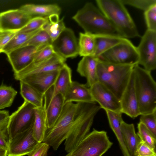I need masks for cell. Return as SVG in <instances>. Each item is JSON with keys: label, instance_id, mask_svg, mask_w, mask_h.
Listing matches in <instances>:
<instances>
[{"label": "cell", "instance_id": "cell-14", "mask_svg": "<svg viewBox=\"0 0 156 156\" xmlns=\"http://www.w3.org/2000/svg\"><path fill=\"white\" fill-rule=\"evenodd\" d=\"M47 45L21 47L7 54L14 73L20 72L28 66L32 62L36 54Z\"/></svg>", "mask_w": 156, "mask_h": 156}, {"label": "cell", "instance_id": "cell-36", "mask_svg": "<svg viewBox=\"0 0 156 156\" xmlns=\"http://www.w3.org/2000/svg\"><path fill=\"white\" fill-rule=\"evenodd\" d=\"M48 20V17H34L23 28L18 32L30 33L39 30L42 28Z\"/></svg>", "mask_w": 156, "mask_h": 156}, {"label": "cell", "instance_id": "cell-32", "mask_svg": "<svg viewBox=\"0 0 156 156\" xmlns=\"http://www.w3.org/2000/svg\"><path fill=\"white\" fill-rule=\"evenodd\" d=\"M10 115L6 110H0V147L7 150L9 143L8 126Z\"/></svg>", "mask_w": 156, "mask_h": 156}, {"label": "cell", "instance_id": "cell-26", "mask_svg": "<svg viewBox=\"0 0 156 156\" xmlns=\"http://www.w3.org/2000/svg\"><path fill=\"white\" fill-rule=\"evenodd\" d=\"M72 81L71 69L65 63L59 70L56 80L53 85V96L61 94L64 97Z\"/></svg>", "mask_w": 156, "mask_h": 156}, {"label": "cell", "instance_id": "cell-28", "mask_svg": "<svg viewBox=\"0 0 156 156\" xmlns=\"http://www.w3.org/2000/svg\"><path fill=\"white\" fill-rule=\"evenodd\" d=\"M20 93L26 101L35 108L43 106L44 95L27 83L20 81Z\"/></svg>", "mask_w": 156, "mask_h": 156}, {"label": "cell", "instance_id": "cell-35", "mask_svg": "<svg viewBox=\"0 0 156 156\" xmlns=\"http://www.w3.org/2000/svg\"><path fill=\"white\" fill-rule=\"evenodd\" d=\"M137 134L141 140L156 151V136L142 123L137 124Z\"/></svg>", "mask_w": 156, "mask_h": 156}, {"label": "cell", "instance_id": "cell-16", "mask_svg": "<svg viewBox=\"0 0 156 156\" xmlns=\"http://www.w3.org/2000/svg\"><path fill=\"white\" fill-rule=\"evenodd\" d=\"M66 59L56 53L45 61L36 64L31 63L21 71L14 73V78L19 80L27 75L59 70L66 63Z\"/></svg>", "mask_w": 156, "mask_h": 156}, {"label": "cell", "instance_id": "cell-23", "mask_svg": "<svg viewBox=\"0 0 156 156\" xmlns=\"http://www.w3.org/2000/svg\"><path fill=\"white\" fill-rule=\"evenodd\" d=\"M105 111L110 127L117 139L123 156H131L125 145L122 135L121 125L123 121L122 113L108 110Z\"/></svg>", "mask_w": 156, "mask_h": 156}, {"label": "cell", "instance_id": "cell-27", "mask_svg": "<svg viewBox=\"0 0 156 156\" xmlns=\"http://www.w3.org/2000/svg\"><path fill=\"white\" fill-rule=\"evenodd\" d=\"M35 119L33 126V136L39 143L42 142L47 129L45 109L44 106L34 108Z\"/></svg>", "mask_w": 156, "mask_h": 156}, {"label": "cell", "instance_id": "cell-29", "mask_svg": "<svg viewBox=\"0 0 156 156\" xmlns=\"http://www.w3.org/2000/svg\"><path fill=\"white\" fill-rule=\"evenodd\" d=\"M56 14L48 17V20L42 28L50 37L52 42L55 40L66 27L63 21L64 17L59 19Z\"/></svg>", "mask_w": 156, "mask_h": 156}, {"label": "cell", "instance_id": "cell-20", "mask_svg": "<svg viewBox=\"0 0 156 156\" xmlns=\"http://www.w3.org/2000/svg\"><path fill=\"white\" fill-rule=\"evenodd\" d=\"M64 105V97L58 94L49 98H44L47 128L51 127L60 115Z\"/></svg>", "mask_w": 156, "mask_h": 156}, {"label": "cell", "instance_id": "cell-19", "mask_svg": "<svg viewBox=\"0 0 156 156\" xmlns=\"http://www.w3.org/2000/svg\"><path fill=\"white\" fill-rule=\"evenodd\" d=\"M73 102L77 103L95 102L92 96L89 87L86 84L73 81L64 96V104Z\"/></svg>", "mask_w": 156, "mask_h": 156}, {"label": "cell", "instance_id": "cell-9", "mask_svg": "<svg viewBox=\"0 0 156 156\" xmlns=\"http://www.w3.org/2000/svg\"><path fill=\"white\" fill-rule=\"evenodd\" d=\"M35 108L31 103L24 101L18 109L10 115L8 126L9 142L17 134L33 127Z\"/></svg>", "mask_w": 156, "mask_h": 156}, {"label": "cell", "instance_id": "cell-42", "mask_svg": "<svg viewBox=\"0 0 156 156\" xmlns=\"http://www.w3.org/2000/svg\"><path fill=\"white\" fill-rule=\"evenodd\" d=\"M17 32L15 31L0 30V53L3 52L5 47Z\"/></svg>", "mask_w": 156, "mask_h": 156}, {"label": "cell", "instance_id": "cell-18", "mask_svg": "<svg viewBox=\"0 0 156 156\" xmlns=\"http://www.w3.org/2000/svg\"><path fill=\"white\" fill-rule=\"evenodd\" d=\"M58 71L55 70L29 74L23 76L19 80L27 83L44 95L45 92L54 84Z\"/></svg>", "mask_w": 156, "mask_h": 156}, {"label": "cell", "instance_id": "cell-17", "mask_svg": "<svg viewBox=\"0 0 156 156\" xmlns=\"http://www.w3.org/2000/svg\"><path fill=\"white\" fill-rule=\"evenodd\" d=\"M121 112L132 118L140 115L134 85L133 70L128 83L119 100Z\"/></svg>", "mask_w": 156, "mask_h": 156}, {"label": "cell", "instance_id": "cell-22", "mask_svg": "<svg viewBox=\"0 0 156 156\" xmlns=\"http://www.w3.org/2000/svg\"><path fill=\"white\" fill-rule=\"evenodd\" d=\"M19 9L33 17H47L55 14L59 15L61 12L60 8L55 4H27L22 6Z\"/></svg>", "mask_w": 156, "mask_h": 156}, {"label": "cell", "instance_id": "cell-37", "mask_svg": "<svg viewBox=\"0 0 156 156\" xmlns=\"http://www.w3.org/2000/svg\"><path fill=\"white\" fill-rule=\"evenodd\" d=\"M140 115V122L143 123L156 136V110Z\"/></svg>", "mask_w": 156, "mask_h": 156}, {"label": "cell", "instance_id": "cell-6", "mask_svg": "<svg viewBox=\"0 0 156 156\" xmlns=\"http://www.w3.org/2000/svg\"><path fill=\"white\" fill-rule=\"evenodd\" d=\"M78 103L70 102L65 104L62 111L54 125L47 128L42 142L51 146L57 150L66 139L73 121Z\"/></svg>", "mask_w": 156, "mask_h": 156}, {"label": "cell", "instance_id": "cell-7", "mask_svg": "<svg viewBox=\"0 0 156 156\" xmlns=\"http://www.w3.org/2000/svg\"><path fill=\"white\" fill-rule=\"evenodd\" d=\"M112 144L106 131L94 129L65 156H102Z\"/></svg>", "mask_w": 156, "mask_h": 156}, {"label": "cell", "instance_id": "cell-13", "mask_svg": "<svg viewBox=\"0 0 156 156\" xmlns=\"http://www.w3.org/2000/svg\"><path fill=\"white\" fill-rule=\"evenodd\" d=\"M89 88L94 101L98 104L101 108L121 112L119 100L104 85L98 81Z\"/></svg>", "mask_w": 156, "mask_h": 156}, {"label": "cell", "instance_id": "cell-8", "mask_svg": "<svg viewBox=\"0 0 156 156\" xmlns=\"http://www.w3.org/2000/svg\"><path fill=\"white\" fill-rule=\"evenodd\" d=\"M99 60L115 64L134 66L138 64L136 47L126 39L99 55Z\"/></svg>", "mask_w": 156, "mask_h": 156}, {"label": "cell", "instance_id": "cell-21", "mask_svg": "<svg viewBox=\"0 0 156 156\" xmlns=\"http://www.w3.org/2000/svg\"><path fill=\"white\" fill-rule=\"evenodd\" d=\"M98 58L93 56L83 57L78 63L77 71L87 80L86 86L90 87L98 81L97 68Z\"/></svg>", "mask_w": 156, "mask_h": 156}, {"label": "cell", "instance_id": "cell-41", "mask_svg": "<svg viewBox=\"0 0 156 156\" xmlns=\"http://www.w3.org/2000/svg\"><path fill=\"white\" fill-rule=\"evenodd\" d=\"M134 156H156V153L149 146L141 140L137 147Z\"/></svg>", "mask_w": 156, "mask_h": 156}, {"label": "cell", "instance_id": "cell-31", "mask_svg": "<svg viewBox=\"0 0 156 156\" xmlns=\"http://www.w3.org/2000/svg\"><path fill=\"white\" fill-rule=\"evenodd\" d=\"M41 29L30 33L17 32L5 47L3 52L7 55L14 50L21 47Z\"/></svg>", "mask_w": 156, "mask_h": 156}, {"label": "cell", "instance_id": "cell-34", "mask_svg": "<svg viewBox=\"0 0 156 156\" xmlns=\"http://www.w3.org/2000/svg\"><path fill=\"white\" fill-rule=\"evenodd\" d=\"M52 43V40L49 35L41 29L21 47L32 46L38 47L50 44Z\"/></svg>", "mask_w": 156, "mask_h": 156}, {"label": "cell", "instance_id": "cell-43", "mask_svg": "<svg viewBox=\"0 0 156 156\" xmlns=\"http://www.w3.org/2000/svg\"><path fill=\"white\" fill-rule=\"evenodd\" d=\"M49 146L46 143L41 142L37 145L35 149L28 156H47Z\"/></svg>", "mask_w": 156, "mask_h": 156}, {"label": "cell", "instance_id": "cell-2", "mask_svg": "<svg viewBox=\"0 0 156 156\" xmlns=\"http://www.w3.org/2000/svg\"><path fill=\"white\" fill-rule=\"evenodd\" d=\"M99 9L120 36L126 39L140 36L133 19L121 0H96Z\"/></svg>", "mask_w": 156, "mask_h": 156}, {"label": "cell", "instance_id": "cell-38", "mask_svg": "<svg viewBox=\"0 0 156 156\" xmlns=\"http://www.w3.org/2000/svg\"><path fill=\"white\" fill-rule=\"evenodd\" d=\"M56 53L51 44L48 45L36 54L31 63L36 64L45 61Z\"/></svg>", "mask_w": 156, "mask_h": 156}, {"label": "cell", "instance_id": "cell-5", "mask_svg": "<svg viewBox=\"0 0 156 156\" xmlns=\"http://www.w3.org/2000/svg\"><path fill=\"white\" fill-rule=\"evenodd\" d=\"M134 85L140 115L156 110V83L150 72L137 64L133 69Z\"/></svg>", "mask_w": 156, "mask_h": 156}, {"label": "cell", "instance_id": "cell-24", "mask_svg": "<svg viewBox=\"0 0 156 156\" xmlns=\"http://www.w3.org/2000/svg\"><path fill=\"white\" fill-rule=\"evenodd\" d=\"M122 138L131 156H134L137 147L141 141L136 133L133 124H128L124 121L121 125Z\"/></svg>", "mask_w": 156, "mask_h": 156}, {"label": "cell", "instance_id": "cell-33", "mask_svg": "<svg viewBox=\"0 0 156 156\" xmlns=\"http://www.w3.org/2000/svg\"><path fill=\"white\" fill-rule=\"evenodd\" d=\"M17 93L11 86L3 84L0 86V110L10 106Z\"/></svg>", "mask_w": 156, "mask_h": 156}, {"label": "cell", "instance_id": "cell-11", "mask_svg": "<svg viewBox=\"0 0 156 156\" xmlns=\"http://www.w3.org/2000/svg\"><path fill=\"white\" fill-rule=\"evenodd\" d=\"M51 44L55 52L66 59L79 55L78 41L70 28L66 27Z\"/></svg>", "mask_w": 156, "mask_h": 156}, {"label": "cell", "instance_id": "cell-12", "mask_svg": "<svg viewBox=\"0 0 156 156\" xmlns=\"http://www.w3.org/2000/svg\"><path fill=\"white\" fill-rule=\"evenodd\" d=\"M39 143L33 136L32 127L17 134L12 139L7 149V156L28 155L35 149Z\"/></svg>", "mask_w": 156, "mask_h": 156}, {"label": "cell", "instance_id": "cell-3", "mask_svg": "<svg viewBox=\"0 0 156 156\" xmlns=\"http://www.w3.org/2000/svg\"><path fill=\"white\" fill-rule=\"evenodd\" d=\"M72 19L85 33L94 35L121 37L107 17L91 2L87 3L77 11Z\"/></svg>", "mask_w": 156, "mask_h": 156}, {"label": "cell", "instance_id": "cell-25", "mask_svg": "<svg viewBox=\"0 0 156 156\" xmlns=\"http://www.w3.org/2000/svg\"><path fill=\"white\" fill-rule=\"evenodd\" d=\"M95 36V48L93 56L97 58L104 52L128 39L121 36L112 35Z\"/></svg>", "mask_w": 156, "mask_h": 156}, {"label": "cell", "instance_id": "cell-39", "mask_svg": "<svg viewBox=\"0 0 156 156\" xmlns=\"http://www.w3.org/2000/svg\"><path fill=\"white\" fill-rule=\"evenodd\" d=\"M147 30L156 31V4L144 11Z\"/></svg>", "mask_w": 156, "mask_h": 156}, {"label": "cell", "instance_id": "cell-15", "mask_svg": "<svg viewBox=\"0 0 156 156\" xmlns=\"http://www.w3.org/2000/svg\"><path fill=\"white\" fill-rule=\"evenodd\" d=\"M33 18L19 9L0 13L1 30L18 32Z\"/></svg>", "mask_w": 156, "mask_h": 156}, {"label": "cell", "instance_id": "cell-1", "mask_svg": "<svg viewBox=\"0 0 156 156\" xmlns=\"http://www.w3.org/2000/svg\"><path fill=\"white\" fill-rule=\"evenodd\" d=\"M101 109L96 102L78 103L74 119L64 144L67 153L73 150L90 133L94 118Z\"/></svg>", "mask_w": 156, "mask_h": 156}, {"label": "cell", "instance_id": "cell-30", "mask_svg": "<svg viewBox=\"0 0 156 156\" xmlns=\"http://www.w3.org/2000/svg\"><path fill=\"white\" fill-rule=\"evenodd\" d=\"M95 36L80 32L78 41L79 55L83 57L93 56L95 48Z\"/></svg>", "mask_w": 156, "mask_h": 156}, {"label": "cell", "instance_id": "cell-44", "mask_svg": "<svg viewBox=\"0 0 156 156\" xmlns=\"http://www.w3.org/2000/svg\"><path fill=\"white\" fill-rule=\"evenodd\" d=\"M0 156H7V150L0 147Z\"/></svg>", "mask_w": 156, "mask_h": 156}, {"label": "cell", "instance_id": "cell-40", "mask_svg": "<svg viewBox=\"0 0 156 156\" xmlns=\"http://www.w3.org/2000/svg\"><path fill=\"white\" fill-rule=\"evenodd\" d=\"M124 5H127L145 11L156 4V0H121Z\"/></svg>", "mask_w": 156, "mask_h": 156}, {"label": "cell", "instance_id": "cell-4", "mask_svg": "<svg viewBox=\"0 0 156 156\" xmlns=\"http://www.w3.org/2000/svg\"><path fill=\"white\" fill-rule=\"evenodd\" d=\"M134 66L115 64L98 60L97 68L98 81L105 86L120 100L128 83Z\"/></svg>", "mask_w": 156, "mask_h": 156}, {"label": "cell", "instance_id": "cell-10", "mask_svg": "<svg viewBox=\"0 0 156 156\" xmlns=\"http://www.w3.org/2000/svg\"><path fill=\"white\" fill-rule=\"evenodd\" d=\"M136 47L139 55L138 65L151 72L156 69V31L147 30Z\"/></svg>", "mask_w": 156, "mask_h": 156}, {"label": "cell", "instance_id": "cell-45", "mask_svg": "<svg viewBox=\"0 0 156 156\" xmlns=\"http://www.w3.org/2000/svg\"><path fill=\"white\" fill-rule=\"evenodd\" d=\"M0 30H1V22H0Z\"/></svg>", "mask_w": 156, "mask_h": 156}]
</instances>
